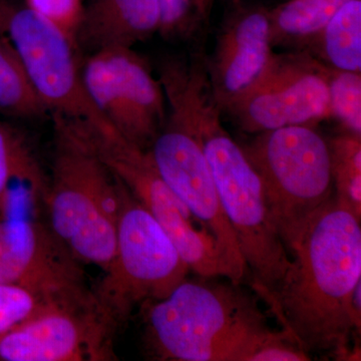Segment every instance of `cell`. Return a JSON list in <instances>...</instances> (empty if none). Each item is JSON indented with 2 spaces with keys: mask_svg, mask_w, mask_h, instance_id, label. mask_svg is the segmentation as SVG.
Instances as JSON below:
<instances>
[{
  "mask_svg": "<svg viewBox=\"0 0 361 361\" xmlns=\"http://www.w3.org/2000/svg\"><path fill=\"white\" fill-rule=\"evenodd\" d=\"M334 200L361 220V135L329 139Z\"/></svg>",
  "mask_w": 361,
  "mask_h": 361,
  "instance_id": "ffe728a7",
  "label": "cell"
},
{
  "mask_svg": "<svg viewBox=\"0 0 361 361\" xmlns=\"http://www.w3.org/2000/svg\"><path fill=\"white\" fill-rule=\"evenodd\" d=\"M300 51L337 71L361 73V0H349Z\"/></svg>",
  "mask_w": 361,
  "mask_h": 361,
  "instance_id": "e0dca14e",
  "label": "cell"
},
{
  "mask_svg": "<svg viewBox=\"0 0 361 361\" xmlns=\"http://www.w3.org/2000/svg\"><path fill=\"white\" fill-rule=\"evenodd\" d=\"M160 28L158 0H87L75 39L78 51L134 47Z\"/></svg>",
  "mask_w": 361,
  "mask_h": 361,
  "instance_id": "9a60e30c",
  "label": "cell"
},
{
  "mask_svg": "<svg viewBox=\"0 0 361 361\" xmlns=\"http://www.w3.org/2000/svg\"><path fill=\"white\" fill-rule=\"evenodd\" d=\"M349 0H289L269 9L273 47L300 51Z\"/></svg>",
  "mask_w": 361,
  "mask_h": 361,
  "instance_id": "ac0fdd59",
  "label": "cell"
},
{
  "mask_svg": "<svg viewBox=\"0 0 361 361\" xmlns=\"http://www.w3.org/2000/svg\"><path fill=\"white\" fill-rule=\"evenodd\" d=\"M54 118V149L44 203L49 230L80 263L113 261L121 183L97 155L80 121Z\"/></svg>",
  "mask_w": 361,
  "mask_h": 361,
  "instance_id": "277c9868",
  "label": "cell"
},
{
  "mask_svg": "<svg viewBox=\"0 0 361 361\" xmlns=\"http://www.w3.org/2000/svg\"><path fill=\"white\" fill-rule=\"evenodd\" d=\"M273 49L269 9L235 4L223 20L212 56H206L207 75L222 111L262 77Z\"/></svg>",
  "mask_w": 361,
  "mask_h": 361,
  "instance_id": "5bb4252c",
  "label": "cell"
},
{
  "mask_svg": "<svg viewBox=\"0 0 361 361\" xmlns=\"http://www.w3.org/2000/svg\"><path fill=\"white\" fill-rule=\"evenodd\" d=\"M329 90L330 118L344 132L361 135V73L330 68Z\"/></svg>",
  "mask_w": 361,
  "mask_h": 361,
  "instance_id": "7402d4cb",
  "label": "cell"
},
{
  "mask_svg": "<svg viewBox=\"0 0 361 361\" xmlns=\"http://www.w3.org/2000/svg\"><path fill=\"white\" fill-rule=\"evenodd\" d=\"M80 75L90 101L118 134L149 149L167 116L160 78L134 47H111L82 58Z\"/></svg>",
  "mask_w": 361,
  "mask_h": 361,
  "instance_id": "30bf717a",
  "label": "cell"
},
{
  "mask_svg": "<svg viewBox=\"0 0 361 361\" xmlns=\"http://www.w3.org/2000/svg\"><path fill=\"white\" fill-rule=\"evenodd\" d=\"M159 35L171 42H189L202 49L215 0H158Z\"/></svg>",
  "mask_w": 361,
  "mask_h": 361,
  "instance_id": "44dd1931",
  "label": "cell"
},
{
  "mask_svg": "<svg viewBox=\"0 0 361 361\" xmlns=\"http://www.w3.org/2000/svg\"><path fill=\"white\" fill-rule=\"evenodd\" d=\"M189 272L163 227L121 183L115 255L94 292L106 315L120 326L135 308L167 297Z\"/></svg>",
  "mask_w": 361,
  "mask_h": 361,
  "instance_id": "8992f818",
  "label": "cell"
},
{
  "mask_svg": "<svg viewBox=\"0 0 361 361\" xmlns=\"http://www.w3.org/2000/svg\"><path fill=\"white\" fill-rule=\"evenodd\" d=\"M215 279L184 280L165 298L142 306L147 345L156 360H310L283 330L270 326L253 294Z\"/></svg>",
  "mask_w": 361,
  "mask_h": 361,
  "instance_id": "7a4b0ae2",
  "label": "cell"
},
{
  "mask_svg": "<svg viewBox=\"0 0 361 361\" xmlns=\"http://www.w3.org/2000/svg\"><path fill=\"white\" fill-rule=\"evenodd\" d=\"M0 35L13 45L33 89L51 115L108 123L90 101L77 45L21 0H0Z\"/></svg>",
  "mask_w": 361,
  "mask_h": 361,
  "instance_id": "9c48e42d",
  "label": "cell"
},
{
  "mask_svg": "<svg viewBox=\"0 0 361 361\" xmlns=\"http://www.w3.org/2000/svg\"><path fill=\"white\" fill-rule=\"evenodd\" d=\"M0 283L20 285L61 306L94 299L80 262L49 228L30 218L0 219Z\"/></svg>",
  "mask_w": 361,
  "mask_h": 361,
  "instance_id": "7c38bea8",
  "label": "cell"
},
{
  "mask_svg": "<svg viewBox=\"0 0 361 361\" xmlns=\"http://www.w3.org/2000/svg\"><path fill=\"white\" fill-rule=\"evenodd\" d=\"M254 135L242 149L259 176L271 222L290 255L311 220L334 197L329 139L314 125Z\"/></svg>",
  "mask_w": 361,
  "mask_h": 361,
  "instance_id": "5b68a950",
  "label": "cell"
},
{
  "mask_svg": "<svg viewBox=\"0 0 361 361\" xmlns=\"http://www.w3.org/2000/svg\"><path fill=\"white\" fill-rule=\"evenodd\" d=\"M330 68L305 51L275 54L253 87L224 111L248 134L330 118Z\"/></svg>",
  "mask_w": 361,
  "mask_h": 361,
  "instance_id": "8fae6325",
  "label": "cell"
},
{
  "mask_svg": "<svg viewBox=\"0 0 361 361\" xmlns=\"http://www.w3.org/2000/svg\"><path fill=\"white\" fill-rule=\"evenodd\" d=\"M277 288L262 298L280 329L305 353L356 356L360 332L351 297L361 281L360 220L332 199L311 220L290 252Z\"/></svg>",
  "mask_w": 361,
  "mask_h": 361,
  "instance_id": "6da1fadb",
  "label": "cell"
},
{
  "mask_svg": "<svg viewBox=\"0 0 361 361\" xmlns=\"http://www.w3.org/2000/svg\"><path fill=\"white\" fill-rule=\"evenodd\" d=\"M80 122L97 155L158 221L190 271L199 277L233 281L217 241L161 178L149 149L135 146L110 125Z\"/></svg>",
  "mask_w": 361,
  "mask_h": 361,
  "instance_id": "52a82bcc",
  "label": "cell"
},
{
  "mask_svg": "<svg viewBox=\"0 0 361 361\" xmlns=\"http://www.w3.org/2000/svg\"><path fill=\"white\" fill-rule=\"evenodd\" d=\"M26 6L56 26L75 44L85 11V0H23Z\"/></svg>",
  "mask_w": 361,
  "mask_h": 361,
  "instance_id": "cb8c5ba5",
  "label": "cell"
},
{
  "mask_svg": "<svg viewBox=\"0 0 361 361\" xmlns=\"http://www.w3.org/2000/svg\"><path fill=\"white\" fill-rule=\"evenodd\" d=\"M116 329L97 299L77 305L59 306L0 337V360H116L113 337Z\"/></svg>",
  "mask_w": 361,
  "mask_h": 361,
  "instance_id": "4fadbf2b",
  "label": "cell"
},
{
  "mask_svg": "<svg viewBox=\"0 0 361 361\" xmlns=\"http://www.w3.org/2000/svg\"><path fill=\"white\" fill-rule=\"evenodd\" d=\"M47 183L49 178L25 139L0 121V205L44 202Z\"/></svg>",
  "mask_w": 361,
  "mask_h": 361,
  "instance_id": "2e32d148",
  "label": "cell"
},
{
  "mask_svg": "<svg viewBox=\"0 0 361 361\" xmlns=\"http://www.w3.org/2000/svg\"><path fill=\"white\" fill-rule=\"evenodd\" d=\"M184 99L223 212L251 273L254 293L262 299L281 282L290 255L271 222L257 173L221 121L222 110L210 82L196 78L188 85Z\"/></svg>",
  "mask_w": 361,
  "mask_h": 361,
  "instance_id": "3957f363",
  "label": "cell"
},
{
  "mask_svg": "<svg viewBox=\"0 0 361 361\" xmlns=\"http://www.w3.org/2000/svg\"><path fill=\"white\" fill-rule=\"evenodd\" d=\"M59 306L61 305L20 285L0 283V337L44 311Z\"/></svg>",
  "mask_w": 361,
  "mask_h": 361,
  "instance_id": "603a6c76",
  "label": "cell"
},
{
  "mask_svg": "<svg viewBox=\"0 0 361 361\" xmlns=\"http://www.w3.org/2000/svg\"><path fill=\"white\" fill-rule=\"evenodd\" d=\"M0 114L35 120L49 114L13 45L0 35Z\"/></svg>",
  "mask_w": 361,
  "mask_h": 361,
  "instance_id": "d6986e66",
  "label": "cell"
},
{
  "mask_svg": "<svg viewBox=\"0 0 361 361\" xmlns=\"http://www.w3.org/2000/svg\"><path fill=\"white\" fill-rule=\"evenodd\" d=\"M163 89L167 116L149 154L168 186L217 241L233 282L242 284L248 269L223 212L199 135L177 89L168 82H164Z\"/></svg>",
  "mask_w": 361,
  "mask_h": 361,
  "instance_id": "ba28073f",
  "label": "cell"
}]
</instances>
